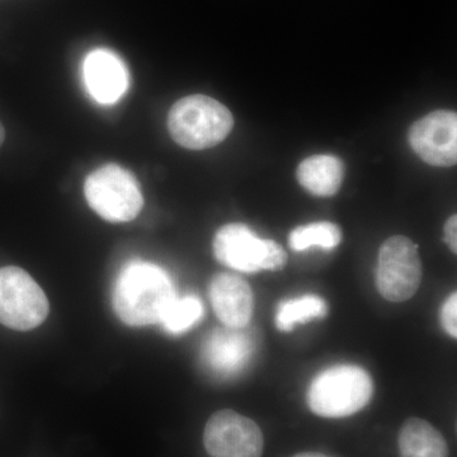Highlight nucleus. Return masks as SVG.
Listing matches in <instances>:
<instances>
[{
    "instance_id": "obj_1",
    "label": "nucleus",
    "mask_w": 457,
    "mask_h": 457,
    "mask_svg": "<svg viewBox=\"0 0 457 457\" xmlns=\"http://www.w3.org/2000/svg\"><path fill=\"white\" fill-rule=\"evenodd\" d=\"M176 297L170 276L161 266L135 260L123 266L113 286V311L126 326L143 328L161 323Z\"/></svg>"
},
{
    "instance_id": "obj_2",
    "label": "nucleus",
    "mask_w": 457,
    "mask_h": 457,
    "mask_svg": "<svg viewBox=\"0 0 457 457\" xmlns=\"http://www.w3.org/2000/svg\"><path fill=\"white\" fill-rule=\"evenodd\" d=\"M233 114L207 96H188L177 101L168 113V130L179 145L191 150L216 146L230 134Z\"/></svg>"
},
{
    "instance_id": "obj_3",
    "label": "nucleus",
    "mask_w": 457,
    "mask_h": 457,
    "mask_svg": "<svg viewBox=\"0 0 457 457\" xmlns=\"http://www.w3.org/2000/svg\"><path fill=\"white\" fill-rule=\"evenodd\" d=\"M372 395L371 378L353 365L327 369L312 381L308 405L312 413L324 418H345L369 404Z\"/></svg>"
},
{
    "instance_id": "obj_4",
    "label": "nucleus",
    "mask_w": 457,
    "mask_h": 457,
    "mask_svg": "<svg viewBox=\"0 0 457 457\" xmlns=\"http://www.w3.org/2000/svg\"><path fill=\"white\" fill-rule=\"evenodd\" d=\"M84 196L90 209L110 222L134 220L144 206L137 177L113 163L102 165L87 177Z\"/></svg>"
},
{
    "instance_id": "obj_5",
    "label": "nucleus",
    "mask_w": 457,
    "mask_h": 457,
    "mask_svg": "<svg viewBox=\"0 0 457 457\" xmlns=\"http://www.w3.org/2000/svg\"><path fill=\"white\" fill-rule=\"evenodd\" d=\"M212 246L216 260L240 272L279 270L287 263V254L281 245L273 240L260 239L242 224H228L219 228Z\"/></svg>"
},
{
    "instance_id": "obj_6",
    "label": "nucleus",
    "mask_w": 457,
    "mask_h": 457,
    "mask_svg": "<svg viewBox=\"0 0 457 457\" xmlns=\"http://www.w3.org/2000/svg\"><path fill=\"white\" fill-rule=\"evenodd\" d=\"M46 294L29 272L16 266L0 269V324L27 332L46 320Z\"/></svg>"
},
{
    "instance_id": "obj_7",
    "label": "nucleus",
    "mask_w": 457,
    "mask_h": 457,
    "mask_svg": "<svg viewBox=\"0 0 457 457\" xmlns=\"http://www.w3.org/2000/svg\"><path fill=\"white\" fill-rule=\"evenodd\" d=\"M422 281V262L418 246L408 237H389L380 248L376 287L384 299L407 302L414 296Z\"/></svg>"
},
{
    "instance_id": "obj_8",
    "label": "nucleus",
    "mask_w": 457,
    "mask_h": 457,
    "mask_svg": "<svg viewBox=\"0 0 457 457\" xmlns=\"http://www.w3.org/2000/svg\"><path fill=\"white\" fill-rule=\"evenodd\" d=\"M204 444L212 457H261L264 442L257 423L224 409L206 423Z\"/></svg>"
},
{
    "instance_id": "obj_9",
    "label": "nucleus",
    "mask_w": 457,
    "mask_h": 457,
    "mask_svg": "<svg viewBox=\"0 0 457 457\" xmlns=\"http://www.w3.org/2000/svg\"><path fill=\"white\" fill-rule=\"evenodd\" d=\"M408 139L427 164L453 167L457 161V114L451 111L427 114L411 126Z\"/></svg>"
},
{
    "instance_id": "obj_10",
    "label": "nucleus",
    "mask_w": 457,
    "mask_h": 457,
    "mask_svg": "<svg viewBox=\"0 0 457 457\" xmlns=\"http://www.w3.org/2000/svg\"><path fill=\"white\" fill-rule=\"evenodd\" d=\"M253 351V338L245 328H218L204 339L201 360L210 374L227 378L248 365Z\"/></svg>"
},
{
    "instance_id": "obj_11",
    "label": "nucleus",
    "mask_w": 457,
    "mask_h": 457,
    "mask_svg": "<svg viewBox=\"0 0 457 457\" xmlns=\"http://www.w3.org/2000/svg\"><path fill=\"white\" fill-rule=\"evenodd\" d=\"M82 73L90 97L106 106L117 104L130 84L128 66L121 57L107 49L90 51L84 59Z\"/></svg>"
},
{
    "instance_id": "obj_12",
    "label": "nucleus",
    "mask_w": 457,
    "mask_h": 457,
    "mask_svg": "<svg viewBox=\"0 0 457 457\" xmlns=\"http://www.w3.org/2000/svg\"><path fill=\"white\" fill-rule=\"evenodd\" d=\"M210 300L225 327L245 328L253 314V293L239 276L220 273L210 284Z\"/></svg>"
},
{
    "instance_id": "obj_13",
    "label": "nucleus",
    "mask_w": 457,
    "mask_h": 457,
    "mask_svg": "<svg viewBox=\"0 0 457 457\" xmlns=\"http://www.w3.org/2000/svg\"><path fill=\"white\" fill-rule=\"evenodd\" d=\"M345 167L341 159L333 155H314L305 159L297 168V180L315 196L329 197L341 188Z\"/></svg>"
},
{
    "instance_id": "obj_14",
    "label": "nucleus",
    "mask_w": 457,
    "mask_h": 457,
    "mask_svg": "<svg viewBox=\"0 0 457 457\" xmlns=\"http://www.w3.org/2000/svg\"><path fill=\"white\" fill-rule=\"evenodd\" d=\"M400 457H449L444 436L420 418H411L399 433Z\"/></svg>"
},
{
    "instance_id": "obj_15",
    "label": "nucleus",
    "mask_w": 457,
    "mask_h": 457,
    "mask_svg": "<svg viewBox=\"0 0 457 457\" xmlns=\"http://www.w3.org/2000/svg\"><path fill=\"white\" fill-rule=\"evenodd\" d=\"M327 312V303L321 297L305 295L279 303L276 314V326L282 332H290L296 324L306 323L312 319L324 318Z\"/></svg>"
},
{
    "instance_id": "obj_16",
    "label": "nucleus",
    "mask_w": 457,
    "mask_h": 457,
    "mask_svg": "<svg viewBox=\"0 0 457 457\" xmlns=\"http://www.w3.org/2000/svg\"><path fill=\"white\" fill-rule=\"evenodd\" d=\"M342 231L333 222L321 221L303 225L291 231L288 245L295 252L306 251L312 246L333 249L341 243Z\"/></svg>"
},
{
    "instance_id": "obj_17",
    "label": "nucleus",
    "mask_w": 457,
    "mask_h": 457,
    "mask_svg": "<svg viewBox=\"0 0 457 457\" xmlns=\"http://www.w3.org/2000/svg\"><path fill=\"white\" fill-rule=\"evenodd\" d=\"M204 315L203 303L195 296L174 297L162 317V327L170 335L179 336L196 326Z\"/></svg>"
},
{
    "instance_id": "obj_18",
    "label": "nucleus",
    "mask_w": 457,
    "mask_h": 457,
    "mask_svg": "<svg viewBox=\"0 0 457 457\" xmlns=\"http://www.w3.org/2000/svg\"><path fill=\"white\" fill-rule=\"evenodd\" d=\"M441 323L453 338L457 337V295L453 293L447 297L441 308Z\"/></svg>"
},
{
    "instance_id": "obj_19",
    "label": "nucleus",
    "mask_w": 457,
    "mask_h": 457,
    "mask_svg": "<svg viewBox=\"0 0 457 457\" xmlns=\"http://www.w3.org/2000/svg\"><path fill=\"white\" fill-rule=\"evenodd\" d=\"M445 240L449 245L453 253L457 252V216H451L445 225Z\"/></svg>"
},
{
    "instance_id": "obj_20",
    "label": "nucleus",
    "mask_w": 457,
    "mask_h": 457,
    "mask_svg": "<svg viewBox=\"0 0 457 457\" xmlns=\"http://www.w3.org/2000/svg\"><path fill=\"white\" fill-rule=\"evenodd\" d=\"M294 457H327V456L321 455V453H299V455H296Z\"/></svg>"
},
{
    "instance_id": "obj_21",
    "label": "nucleus",
    "mask_w": 457,
    "mask_h": 457,
    "mask_svg": "<svg viewBox=\"0 0 457 457\" xmlns=\"http://www.w3.org/2000/svg\"><path fill=\"white\" fill-rule=\"evenodd\" d=\"M4 137H5L4 126H3L2 122H0V146H2L3 141H4Z\"/></svg>"
}]
</instances>
